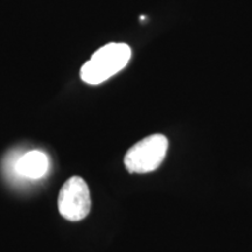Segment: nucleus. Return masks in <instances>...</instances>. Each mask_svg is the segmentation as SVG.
<instances>
[{
  "label": "nucleus",
  "instance_id": "1",
  "mask_svg": "<svg viewBox=\"0 0 252 252\" xmlns=\"http://www.w3.org/2000/svg\"><path fill=\"white\" fill-rule=\"evenodd\" d=\"M132 50L126 43L111 42L94 52L89 61L82 65L80 76L87 84H100L108 81L122 69L131 59Z\"/></svg>",
  "mask_w": 252,
  "mask_h": 252
},
{
  "label": "nucleus",
  "instance_id": "2",
  "mask_svg": "<svg viewBox=\"0 0 252 252\" xmlns=\"http://www.w3.org/2000/svg\"><path fill=\"white\" fill-rule=\"evenodd\" d=\"M168 150V140L162 134H152L138 141L124 158L126 169L130 173L145 174L156 171L161 165Z\"/></svg>",
  "mask_w": 252,
  "mask_h": 252
},
{
  "label": "nucleus",
  "instance_id": "3",
  "mask_svg": "<svg viewBox=\"0 0 252 252\" xmlns=\"http://www.w3.org/2000/svg\"><path fill=\"white\" fill-rule=\"evenodd\" d=\"M59 212L71 222L86 219L91 208L90 191L81 176H71L64 182L59 194Z\"/></svg>",
  "mask_w": 252,
  "mask_h": 252
},
{
  "label": "nucleus",
  "instance_id": "4",
  "mask_svg": "<svg viewBox=\"0 0 252 252\" xmlns=\"http://www.w3.org/2000/svg\"><path fill=\"white\" fill-rule=\"evenodd\" d=\"M48 157L40 151H31L19 158L15 171L19 175L28 179H40L48 172Z\"/></svg>",
  "mask_w": 252,
  "mask_h": 252
}]
</instances>
